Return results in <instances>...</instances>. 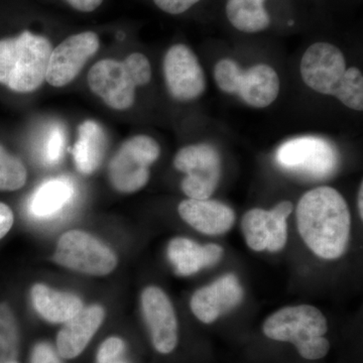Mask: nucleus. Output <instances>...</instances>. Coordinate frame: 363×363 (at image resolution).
Segmentation results:
<instances>
[{
    "label": "nucleus",
    "instance_id": "1",
    "mask_svg": "<svg viewBox=\"0 0 363 363\" xmlns=\"http://www.w3.org/2000/svg\"><path fill=\"white\" fill-rule=\"evenodd\" d=\"M297 225L301 238L321 259H337L350 240V207L334 188L322 186L308 191L298 200Z\"/></svg>",
    "mask_w": 363,
    "mask_h": 363
},
{
    "label": "nucleus",
    "instance_id": "2",
    "mask_svg": "<svg viewBox=\"0 0 363 363\" xmlns=\"http://www.w3.org/2000/svg\"><path fill=\"white\" fill-rule=\"evenodd\" d=\"M52 51L47 38L28 30L0 40V84L18 93L39 89L45 81Z\"/></svg>",
    "mask_w": 363,
    "mask_h": 363
},
{
    "label": "nucleus",
    "instance_id": "3",
    "mask_svg": "<svg viewBox=\"0 0 363 363\" xmlns=\"http://www.w3.org/2000/svg\"><path fill=\"white\" fill-rule=\"evenodd\" d=\"M328 323L323 313L311 305L289 306L267 318L262 332L267 338L289 342L307 360H319L330 350L324 335Z\"/></svg>",
    "mask_w": 363,
    "mask_h": 363
},
{
    "label": "nucleus",
    "instance_id": "4",
    "mask_svg": "<svg viewBox=\"0 0 363 363\" xmlns=\"http://www.w3.org/2000/svg\"><path fill=\"white\" fill-rule=\"evenodd\" d=\"M213 77L222 92L236 95L252 108L271 106L279 94L278 73L267 64H257L243 70L234 60L221 59L215 64Z\"/></svg>",
    "mask_w": 363,
    "mask_h": 363
},
{
    "label": "nucleus",
    "instance_id": "5",
    "mask_svg": "<svg viewBox=\"0 0 363 363\" xmlns=\"http://www.w3.org/2000/svg\"><path fill=\"white\" fill-rule=\"evenodd\" d=\"M161 147L149 135H135L121 145L108 167L112 187L121 193L138 192L150 181V167L159 160Z\"/></svg>",
    "mask_w": 363,
    "mask_h": 363
},
{
    "label": "nucleus",
    "instance_id": "6",
    "mask_svg": "<svg viewBox=\"0 0 363 363\" xmlns=\"http://www.w3.org/2000/svg\"><path fill=\"white\" fill-rule=\"evenodd\" d=\"M52 260L72 271L97 277L111 274L117 266L113 250L82 230L64 233L57 243Z\"/></svg>",
    "mask_w": 363,
    "mask_h": 363
},
{
    "label": "nucleus",
    "instance_id": "7",
    "mask_svg": "<svg viewBox=\"0 0 363 363\" xmlns=\"http://www.w3.org/2000/svg\"><path fill=\"white\" fill-rule=\"evenodd\" d=\"M174 166L186 174L181 189L190 199H210L218 187L222 175L221 156L209 143L182 147L174 159Z\"/></svg>",
    "mask_w": 363,
    "mask_h": 363
},
{
    "label": "nucleus",
    "instance_id": "8",
    "mask_svg": "<svg viewBox=\"0 0 363 363\" xmlns=\"http://www.w3.org/2000/svg\"><path fill=\"white\" fill-rule=\"evenodd\" d=\"M277 162L293 173L323 180L335 173L338 154L328 140L317 136L292 138L279 147Z\"/></svg>",
    "mask_w": 363,
    "mask_h": 363
},
{
    "label": "nucleus",
    "instance_id": "9",
    "mask_svg": "<svg viewBox=\"0 0 363 363\" xmlns=\"http://www.w3.org/2000/svg\"><path fill=\"white\" fill-rule=\"evenodd\" d=\"M346 69L345 57L340 49L324 42L310 45L300 64L301 77L310 89L334 97Z\"/></svg>",
    "mask_w": 363,
    "mask_h": 363
},
{
    "label": "nucleus",
    "instance_id": "10",
    "mask_svg": "<svg viewBox=\"0 0 363 363\" xmlns=\"http://www.w3.org/2000/svg\"><path fill=\"white\" fill-rule=\"evenodd\" d=\"M162 69L167 88L177 101H194L204 94L206 90L204 70L188 45H172L164 55Z\"/></svg>",
    "mask_w": 363,
    "mask_h": 363
},
{
    "label": "nucleus",
    "instance_id": "11",
    "mask_svg": "<svg viewBox=\"0 0 363 363\" xmlns=\"http://www.w3.org/2000/svg\"><path fill=\"white\" fill-rule=\"evenodd\" d=\"M99 47V38L93 32L80 33L67 38L51 52L45 81L54 87L68 85L75 80Z\"/></svg>",
    "mask_w": 363,
    "mask_h": 363
},
{
    "label": "nucleus",
    "instance_id": "12",
    "mask_svg": "<svg viewBox=\"0 0 363 363\" xmlns=\"http://www.w3.org/2000/svg\"><path fill=\"white\" fill-rule=\"evenodd\" d=\"M140 303L155 350L162 354L173 352L179 340L178 321L168 295L157 286H147Z\"/></svg>",
    "mask_w": 363,
    "mask_h": 363
},
{
    "label": "nucleus",
    "instance_id": "13",
    "mask_svg": "<svg viewBox=\"0 0 363 363\" xmlns=\"http://www.w3.org/2000/svg\"><path fill=\"white\" fill-rule=\"evenodd\" d=\"M88 85L104 104L116 111H126L135 101L136 86L123 62L104 59L88 73Z\"/></svg>",
    "mask_w": 363,
    "mask_h": 363
},
{
    "label": "nucleus",
    "instance_id": "14",
    "mask_svg": "<svg viewBox=\"0 0 363 363\" xmlns=\"http://www.w3.org/2000/svg\"><path fill=\"white\" fill-rule=\"evenodd\" d=\"M245 291L234 274H226L210 285L198 289L190 301L193 314L205 324H211L222 315L233 311L242 302Z\"/></svg>",
    "mask_w": 363,
    "mask_h": 363
},
{
    "label": "nucleus",
    "instance_id": "15",
    "mask_svg": "<svg viewBox=\"0 0 363 363\" xmlns=\"http://www.w3.org/2000/svg\"><path fill=\"white\" fill-rule=\"evenodd\" d=\"M104 318V308L92 305L83 308L64 323L57 335V351L60 357L65 359L79 357L101 327Z\"/></svg>",
    "mask_w": 363,
    "mask_h": 363
},
{
    "label": "nucleus",
    "instance_id": "16",
    "mask_svg": "<svg viewBox=\"0 0 363 363\" xmlns=\"http://www.w3.org/2000/svg\"><path fill=\"white\" fill-rule=\"evenodd\" d=\"M178 212L186 223L206 235L225 234L235 222L233 208L216 200L188 198L179 204Z\"/></svg>",
    "mask_w": 363,
    "mask_h": 363
},
{
    "label": "nucleus",
    "instance_id": "17",
    "mask_svg": "<svg viewBox=\"0 0 363 363\" xmlns=\"http://www.w3.org/2000/svg\"><path fill=\"white\" fill-rule=\"evenodd\" d=\"M167 255L176 274L188 277L218 264L223 257V248L214 243L200 245L189 238H176L169 241Z\"/></svg>",
    "mask_w": 363,
    "mask_h": 363
},
{
    "label": "nucleus",
    "instance_id": "18",
    "mask_svg": "<svg viewBox=\"0 0 363 363\" xmlns=\"http://www.w3.org/2000/svg\"><path fill=\"white\" fill-rule=\"evenodd\" d=\"M30 297L35 312L50 323H66L84 308L78 296L54 290L43 284L33 286Z\"/></svg>",
    "mask_w": 363,
    "mask_h": 363
},
{
    "label": "nucleus",
    "instance_id": "19",
    "mask_svg": "<svg viewBox=\"0 0 363 363\" xmlns=\"http://www.w3.org/2000/svg\"><path fill=\"white\" fill-rule=\"evenodd\" d=\"M75 186L66 177L50 179L35 189L28 201V212L38 219L56 216L75 197Z\"/></svg>",
    "mask_w": 363,
    "mask_h": 363
},
{
    "label": "nucleus",
    "instance_id": "20",
    "mask_svg": "<svg viewBox=\"0 0 363 363\" xmlns=\"http://www.w3.org/2000/svg\"><path fill=\"white\" fill-rule=\"evenodd\" d=\"M106 147V133L99 123L91 119L81 123L72 152L76 168L84 175L94 173L104 161Z\"/></svg>",
    "mask_w": 363,
    "mask_h": 363
},
{
    "label": "nucleus",
    "instance_id": "21",
    "mask_svg": "<svg viewBox=\"0 0 363 363\" xmlns=\"http://www.w3.org/2000/svg\"><path fill=\"white\" fill-rule=\"evenodd\" d=\"M264 2L266 0H227L225 11L229 23L240 32H264L272 23Z\"/></svg>",
    "mask_w": 363,
    "mask_h": 363
},
{
    "label": "nucleus",
    "instance_id": "22",
    "mask_svg": "<svg viewBox=\"0 0 363 363\" xmlns=\"http://www.w3.org/2000/svg\"><path fill=\"white\" fill-rule=\"evenodd\" d=\"M241 230L250 250L260 252L267 250L269 233L267 226V210L253 208L241 219Z\"/></svg>",
    "mask_w": 363,
    "mask_h": 363
},
{
    "label": "nucleus",
    "instance_id": "23",
    "mask_svg": "<svg viewBox=\"0 0 363 363\" xmlns=\"http://www.w3.org/2000/svg\"><path fill=\"white\" fill-rule=\"evenodd\" d=\"M20 347V329L13 310L0 303V363L14 362Z\"/></svg>",
    "mask_w": 363,
    "mask_h": 363
},
{
    "label": "nucleus",
    "instance_id": "24",
    "mask_svg": "<svg viewBox=\"0 0 363 363\" xmlns=\"http://www.w3.org/2000/svg\"><path fill=\"white\" fill-rule=\"evenodd\" d=\"M293 211L294 205L291 201L279 202L271 210H267L269 233L267 252H279L286 247L288 241V218Z\"/></svg>",
    "mask_w": 363,
    "mask_h": 363
},
{
    "label": "nucleus",
    "instance_id": "25",
    "mask_svg": "<svg viewBox=\"0 0 363 363\" xmlns=\"http://www.w3.org/2000/svg\"><path fill=\"white\" fill-rule=\"evenodd\" d=\"M26 179L28 172L23 162L0 145V191L20 190Z\"/></svg>",
    "mask_w": 363,
    "mask_h": 363
},
{
    "label": "nucleus",
    "instance_id": "26",
    "mask_svg": "<svg viewBox=\"0 0 363 363\" xmlns=\"http://www.w3.org/2000/svg\"><path fill=\"white\" fill-rule=\"evenodd\" d=\"M335 97L347 108L363 111V75L359 69L357 67L346 69Z\"/></svg>",
    "mask_w": 363,
    "mask_h": 363
},
{
    "label": "nucleus",
    "instance_id": "27",
    "mask_svg": "<svg viewBox=\"0 0 363 363\" xmlns=\"http://www.w3.org/2000/svg\"><path fill=\"white\" fill-rule=\"evenodd\" d=\"M66 131L61 124H52L45 133L42 147V159L47 166H56L63 159L66 149Z\"/></svg>",
    "mask_w": 363,
    "mask_h": 363
},
{
    "label": "nucleus",
    "instance_id": "28",
    "mask_svg": "<svg viewBox=\"0 0 363 363\" xmlns=\"http://www.w3.org/2000/svg\"><path fill=\"white\" fill-rule=\"evenodd\" d=\"M123 64L136 87L149 84L152 80V66L145 55L133 52L124 60Z\"/></svg>",
    "mask_w": 363,
    "mask_h": 363
},
{
    "label": "nucleus",
    "instance_id": "29",
    "mask_svg": "<svg viewBox=\"0 0 363 363\" xmlns=\"http://www.w3.org/2000/svg\"><path fill=\"white\" fill-rule=\"evenodd\" d=\"M125 351V344L119 337H109L104 340L98 350L96 362L104 363L123 357Z\"/></svg>",
    "mask_w": 363,
    "mask_h": 363
},
{
    "label": "nucleus",
    "instance_id": "30",
    "mask_svg": "<svg viewBox=\"0 0 363 363\" xmlns=\"http://www.w3.org/2000/svg\"><path fill=\"white\" fill-rule=\"evenodd\" d=\"M30 363H63L58 351L49 343L40 342L33 347Z\"/></svg>",
    "mask_w": 363,
    "mask_h": 363
},
{
    "label": "nucleus",
    "instance_id": "31",
    "mask_svg": "<svg viewBox=\"0 0 363 363\" xmlns=\"http://www.w3.org/2000/svg\"><path fill=\"white\" fill-rule=\"evenodd\" d=\"M199 1L201 0H154L160 9L173 16L185 13Z\"/></svg>",
    "mask_w": 363,
    "mask_h": 363
},
{
    "label": "nucleus",
    "instance_id": "32",
    "mask_svg": "<svg viewBox=\"0 0 363 363\" xmlns=\"http://www.w3.org/2000/svg\"><path fill=\"white\" fill-rule=\"evenodd\" d=\"M14 217L11 208L0 202V240L4 238L13 225Z\"/></svg>",
    "mask_w": 363,
    "mask_h": 363
},
{
    "label": "nucleus",
    "instance_id": "33",
    "mask_svg": "<svg viewBox=\"0 0 363 363\" xmlns=\"http://www.w3.org/2000/svg\"><path fill=\"white\" fill-rule=\"evenodd\" d=\"M73 9L83 13H91L101 6L104 0H66Z\"/></svg>",
    "mask_w": 363,
    "mask_h": 363
},
{
    "label": "nucleus",
    "instance_id": "34",
    "mask_svg": "<svg viewBox=\"0 0 363 363\" xmlns=\"http://www.w3.org/2000/svg\"><path fill=\"white\" fill-rule=\"evenodd\" d=\"M362 198H363V185L362 183V184H360L359 191H358V196H357L358 214H359L360 218H362V219L363 217Z\"/></svg>",
    "mask_w": 363,
    "mask_h": 363
},
{
    "label": "nucleus",
    "instance_id": "35",
    "mask_svg": "<svg viewBox=\"0 0 363 363\" xmlns=\"http://www.w3.org/2000/svg\"><path fill=\"white\" fill-rule=\"evenodd\" d=\"M104 363H128L126 360L123 359V357L116 358V359L111 360V362H107Z\"/></svg>",
    "mask_w": 363,
    "mask_h": 363
},
{
    "label": "nucleus",
    "instance_id": "36",
    "mask_svg": "<svg viewBox=\"0 0 363 363\" xmlns=\"http://www.w3.org/2000/svg\"><path fill=\"white\" fill-rule=\"evenodd\" d=\"M9 363H18V362H16V360H14V362H9Z\"/></svg>",
    "mask_w": 363,
    "mask_h": 363
}]
</instances>
